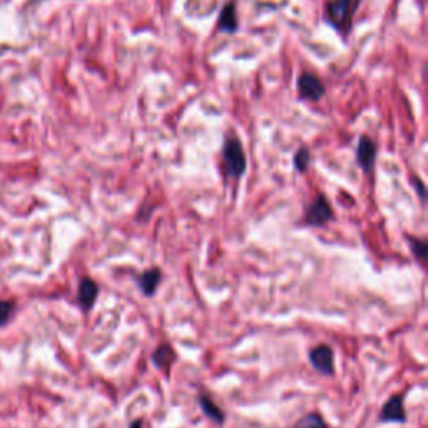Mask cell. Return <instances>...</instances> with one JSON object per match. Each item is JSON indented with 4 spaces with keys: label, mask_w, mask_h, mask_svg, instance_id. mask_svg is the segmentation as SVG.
Masks as SVG:
<instances>
[{
    "label": "cell",
    "mask_w": 428,
    "mask_h": 428,
    "mask_svg": "<svg viewBox=\"0 0 428 428\" xmlns=\"http://www.w3.org/2000/svg\"><path fill=\"white\" fill-rule=\"evenodd\" d=\"M162 280V273L158 268H151V270H146L141 273V276L137 278V283H139V288L144 296H154V293L158 291L159 283Z\"/></svg>",
    "instance_id": "9c48e42d"
},
{
    "label": "cell",
    "mask_w": 428,
    "mask_h": 428,
    "mask_svg": "<svg viewBox=\"0 0 428 428\" xmlns=\"http://www.w3.org/2000/svg\"><path fill=\"white\" fill-rule=\"evenodd\" d=\"M129 428H142V420L141 418H137V420H134L131 425H129Z\"/></svg>",
    "instance_id": "ac0fdd59"
},
{
    "label": "cell",
    "mask_w": 428,
    "mask_h": 428,
    "mask_svg": "<svg viewBox=\"0 0 428 428\" xmlns=\"http://www.w3.org/2000/svg\"><path fill=\"white\" fill-rule=\"evenodd\" d=\"M309 165V151L306 148H301L298 153L295 154V167L298 173H305L306 169H308Z\"/></svg>",
    "instance_id": "9a60e30c"
},
{
    "label": "cell",
    "mask_w": 428,
    "mask_h": 428,
    "mask_svg": "<svg viewBox=\"0 0 428 428\" xmlns=\"http://www.w3.org/2000/svg\"><path fill=\"white\" fill-rule=\"evenodd\" d=\"M356 7H358V0H331L326 7V19L338 31H350Z\"/></svg>",
    "instance_id": "6da1fadb"
},
{
    "label": "cell",
    "mask_w": 428,
    "mask_h": 428,
    "mask_svg": "<svg viewBox=\"0 0 428 428\" xmlns=\"http://www.w3.org/2000/svg\"><path fill=\"white\" fill-rule=\"evenodd\" d=\"M222 158H224L226 174H228L229 178L238 179L245 174L246 156H245V151H243L241 142H239L238 139H228L224 142Z\"/></svg>",
    "instance_id": "7a4b0ae2"
},
{
    "label": "cell",
    "mask_w": 428,
    "mask_h": 428,
    "mask_svg": "<svg viewBox=\"0 0 428 428\" xmlns=\"http://www.w3.org/2000/svg\"><path fill=\"white\" fill-rule=\"evenodd\" d=\"M198 404L201 406V410H203V413L206 415L209 420L216 422L217 425H222V423H224V420H226L224 412H222L220 406L214 404V400H211V398L206 397V395H199Z\"/></svg>",
    "instance_id": "8fae6325"
},
{
    "label": "cell",
    "mask_w": 428,
    "mask_h": 428,
    "mask_svg": "<svg viewBox=\"0 0 428 428\" xmlns=\"http://www.w3.org/2000/svg\"><path fill=\"white\" fill-rule=\"evenodd\" d=\"M376 159V146L368 136L360 137L358 148H356V161H358L360 167L367 173H370L375 166Z\"/></svg>",
    "instance_id": "8992f818"
},
{
    "label": "cell",
    "mask_w": 428,
    "mask_h": 428,
    "mask_svg": "<svg viewBox=\"0 0 428 428\" xmlns=\"http://www.w3.org/2000/svg\"><path fill=\"white\" fill-rule=\"evenodd\" d=\"M410 241V246H412V251L413 254L417 256L420 261H425L427 258V253H428V245L425 239H418V238H408Z\"/></svg>",
    "instance_id": "5bb4252c"
},
{
    "label": "cell",
    "mask_w": 428,
    "mask_h": 428,
    "mask_svg": "<svg viewBox=\"0 0 428 428\" xmlns=\"http://www.w3.org/2000/svg\"><path fill=\"white\" fill-rule=\"evenodd\" d=\"M309 362L314 367V370L320 372L321 375H335V363H333V350L328 345L314 346L309 351Z\"/></svg>",
    "instance_id": "5b68a950"
},
{
    "label": "cell",
    "mask_w": 428,
    "mask_h": 428,
    "mask_svg": "<svg viewBox=\"0 0 428 428\" xmlns=\"http://www.w3.org/2000/svg\"><path fill=\"white\" fill-rule=\"evenodd\" d=\"M333 209H331L328 199L323 194H318L316 199L306 208L305 213V222L313 228H321V226L328 224L333 220Z\"/></svg>",
    "instance_id": "3957f363"
},
{
    "label": "cell",
    "mask_w": 428,
    "mask_h": 428,
    "mask_svg": "<svg viewBox=\"0 0 428 428\" xmlns=\"http://www.w3.org/2000/svg\"><path fill=\"white\" fill-rule=\"evenodd\" d=\"M293 428H330V427L320 413L313 412V413L305 415V417L301 418V420L298 422Z\"/></svg>",
    "instance_id": "7c38bea8"
},
{
    "label": "cell",
    "mask_w": 428,
    "mask_h": 428,
    "mask_svg": "<svg viewBox=\"0 0 428 428\" xmlns=\"http://www.w3.org/2000/svg\"><path fill=\"white\" fill-rule=\"evenodd\" d=\"M220 25H221L222 31L233 32L234 29H236L238 20H236V14H234V6H233V3H228V6L222 8Z\"/></svg>",
    "instance_id": "4fadbf2b"
},
{
    "label": "cell",
    "mask_w": 428,
    "mask_h": 428,
    "mask_svg": "<svg viewBox=\"0 0 428 428\" xmlns=\"http://www.w3.org/2000/svg\"><path fill=\"white\" fill-rule=\"evenodd\" d=\"M99 295V286L94 280L91 278H84L79 284V293H77V300L79 305L84 312H89V309L94 306L95 300H98Z\"/></svg>",
    "instance_id": "ba28073f"
},
{
    "label": "cell",
    "mask_w": 428,
    "mask_h": 428,
    "mask_svg": "<svg viewBox=\"0 0 428 428\" xmlns=\"http://www.w3.org/2000/svg\"><path fill=\"white\" fill-rule=\"evenodd\" d=\"M15 312V303L14 301H0V326L7 325V321L10 320L12 314Z\"/></svg>",
    "instance_id": "2e32d148"
},
{
    "label": "cell",
    "mask_w": 428,
    "mask_h": 428,
    "mask_svg": "<svg viewBox=\"0 0 428 428\" xmlns=\"http://www.w3.org/2000/svg\"><path fill=\"white\" fill-rule=\"evenodd\" d=\"M151 360H153V363L156 365L159 370L169 372L171 365H173V362L176 360V353H174L173 348L167 345V343H161V345H159L156 350H154V353H153V356H151Z\"/></svg>",
    "instance_id": "30bf717a"
},
{
    "label": "cell",
    "mask_w": 428,
    "mask_h": 428,
    "mask_svg": "<svg viewBox=\"0 0 428 428\" xmlns=\"http://www.w3.org/2000/svg\"><path fill=\"white\" fill-rule=\"evenodd\" d=\"M413 186H417L418 196H420V199H425V186H423V183L418 178L413 179Z\"/></svg>",
    "instance_id": "e0dca14e"
},
{
    "label": "cell",
    "mask_w": 428,
    "mask_h": 428,
    "mask_svg": "<svg viewBox=\"0 0 428 428\" xmlns=\"http://www.w3.org/2000/svg\"><path fill=\"white\" fill-rule=\"evenodd\" d=\"M298 91L305 99L318 100L325 94V87L320 82V79L314 77L313 74H303L298 79Z\"/></svg>",
    "instance_id": "52a82bcc"
},
{
    "label": "cell",
    "mask_w": 428,
    "mask_h": 428,
    "mask_svg": "<svg viewBox=\"0 0 428 428\" xmlns=\"http://www.w3.org/2000/svg\"><path fill=\"white\" fill-rule=\"evenodd\" d=\"M406 413L404 406V395H393L385 402L380 412V423H405Z\"/></svg>",
    "instance_id": "277c9868"
}]
</instances>
